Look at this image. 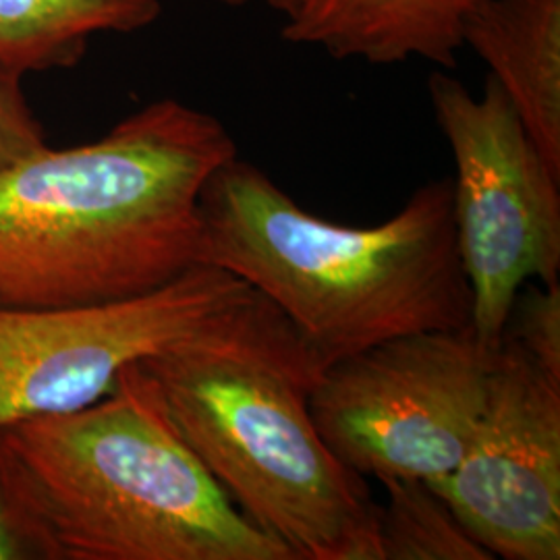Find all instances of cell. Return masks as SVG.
Listing matches in <instances>:
<instances>
[{
    "mask_svg": "<svg viewBox=\"0 0 560 560\" xmlns=\"http://www.w3.org/2000/svg\"><path fill=\"white\" fill-rule=\"evenodd\" d=\"M492 559H560V382L502 340L474 441L428 481Z\"/></svg>",
    "mask_w": 560,
    "mask_h": 560,
    "instance_id": "8",
    "label": "cell"
},
{
    "mask_svg": "<svg viewBox=\"0 0 560 560\" xmlns=\"http://www.w3.org/2000/svg\"><path fill=\"white\" fill-rule=\"evenodd\" d=\"M201 264L247 282L293 326L324 374L384 340L471 328L453 183H425L376 226L303 210L252 162L221 164L200 198Z\"/></svg>",
    "mask_w": 560,
    "mask_h": 560,
    "instance_id": "3",
    "label": "cell"
},
{
    "mask_svg": "<svg viewBox=\"0 0 560 560\" xmlns=\"http://www.w3.org/2000/svg\"><path fill=\"white\" fill-rule=\"evenodd\" d=\"M159 0H0V60L21 75L80 62L101 34H136L161 18Z\"/></svg>",
    "mask_w": 560,
    "mask_h": 560,
    "instance_id": "11",
    "label": "cell"
},
{
    "mask_svg": "<svg viewBox=\"0 0 560 560\" xmlns=\"http://www.w3.org/2000/svg\"><path fill=\"white\" fill-rule=\"evenodd\" d=\"M233 156L221 120L164 98L0 171V307L129 300L200 266L201 191Z\"/></svg>",
    "mask_w": 560,
    "mask_h": 560,
    "instance_id": "1",
    "label": "cell"
},
{
    "mask_svg": "<svg viewBox=\"0 0 560 560\" xmlns=\"http://www.w3.org/2000/svg\"><path fill=\"white\" fill-rule=\"evenodd\" d=\"M256 300L247 282L200 264L129 300L0 307V430L101 400L122 370L219 330Z\"/></svg>",
    "mask_w": 560,
    "mask_h": 560,
    "instance_id": "7",
    "label": "cell"
},
{
    "mask_svg": "<svg viewBox=\"0 0 560 560\" xmlns=\"http://www.w3.org/2000/svg\"><path fill=\"white\" fill-rule=\"evenodd\" d=\"M481 0H301L282 38L335 59L457 67L463 27Z\"/></svg>",
    "mask_w": 560,
    "mask_h": 560,
    "instance_id": "9",
    "label": "cell"
},
{
    "mask_svg": "<svg viewBox=\"0 0 560 560\" xmlns=\"http://www.w3.org/2000/svg\"><path fill=\"white\" fill-rule=\"evenodd\" d=\"M497 351L471 328L425 330L332 363L310 395L322 441L363 478L451 474L474 441Z\"/></svg>",
    "mask_w": 560,
    "mask_h": 560,
    "instance_id": "6",
    "label": "cell"
},
{
    "mask_svg": "<svg viewBox=\"0 0 560 560\" xmlns=\"http://www.w3.org/2000/svg\"><path fill=\"white\" fill-rule=\"evenodd\" d=\"M428 92L455 161L453 212L469 280L471 330L497 351L511 305L529 280L559 282L560 173L488 75L481 96L434 71Z\"/></svg>",
    "mask_w": 560,
    "mask_h": 560,
    "instance_id": "5",
    "label": "cell"
},
{
    "mask_svg": "<svg viewBox=\"0 0 560 560\" xmlns=\"http://www.w3.org/2000/svg\"><path fill=\"white\" fill-rule=\"evenodd\" d=\"M502 340L517 345L560 382V282H525L511 305Z\"/></svg>",
    "mask_w": 560,
    "mask_h": 560,
    "instance_id": "13",
    "label": "cell"
},
{
    "mask_svg": "<svg viewBox=\"0 0 560 560\" xmlns=\"http://www.w3.org/2000/svg\"><path fill=\"white\" fill-rule=\"evenodd\" d=\"M544 159L560 173V0H481L463 27Z\"/></svg>",
    "mask_w": 560,
    "mask_h": 560,
    "instance_id": "10",
    "label": "cell"
},
{
    "mask_svg": "<svg viewBox=\"0 0 560 560\" xmlns=\"http://www.w3.org/2000/svg\"><path fill=\"white\" fill-rule=\"evenodd\" d=\"M0 502L52 560H295L180 439L136 363L101 400L0 430Z\"/></svg>",
    "mask_w": 560,
    "mask_h": 560,
    "instance_id": "2",
    "label": "cell"
},
{
    "mask_svg": "<svg viewBox=\"0 0 560 560\" xmlns=\"http://www.w3.org/2000/svg\"><path fill=\"white\" fill-rule=\"evenodd\" d=\"M23 75L0 60V171L46 148L40 122L21 92Z\"/></svg>",
    "mask_w": 560,
    "mask_h": 560,
    "instance_id": "14",
    "label": "cell"
},
{
    "mask_svg": "<svg viewBox=\"0 0 560 560\" xmlns=\"http://www.w3.org/2000/svg\"><path fill=\"white\" fill-rule=\"evenodd\" d=\"M381 481L388 499L378 509V560H492L428 481Z\"/></svg>",
    "mask_w": 560,
    "mask_h": 560,
    "instance_id": "12",
    "label": "cell"
},
{
    "mask_svg": "<svg viewBox=\"0 0 560 560\" xmlns=\"http://www.w3.org/2000/svg\"><path fill=\"white\" fill-rule=\"evenodd\" d=\"M141 363L191 453L295 560H378L381 504L322 441L310 411L322 370L270 301Z\"/></svg>",
    "mask_w": 560,
    "mask_h": 560,
    "instance_id": "4",
    "label": "cell"
},
{
    "mask_svg": "<svg viewBox=\"0 0 560 560\" xmlns=\"http://www.w3.org/2000/svg\"><path fill=\"white\" fill-rule=\"evenodd\" d=\"M21 546L9 520H7V513H4V506L0 502V560L18 559L21 557Z\"/></svg>",
    "mask_w": 560,
    "mask_h": 560,
    "instance_id": "15",
    "label": "cell"
},
{
    "mask_svg": "<svg viewBox=\"0 0 560 560\" xmlns=\"http://www.w3.org/2000/svg\"><path fill=\"white\" fill-rule=\"evenodd\" d=\"M217 2L229 4V7H245V4L261 2V4H266V7L275 9V11H279L280 15H284V20H287L289 15H293L301 4V0H217Z\"/></svg>",
    "mask_w": 560,
    "mask_h": 560,
    "instance_id": "16",
    "label": "cell"
}]
</instances>
